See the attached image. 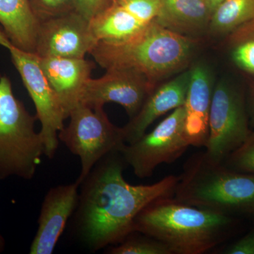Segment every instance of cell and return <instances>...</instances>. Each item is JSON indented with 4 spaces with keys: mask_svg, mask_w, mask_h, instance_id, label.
<instances>
[{
    "mask_svg": "<svg viewBox=\"0 0 254 254\" xmlns=\"http://www.w3.org/2000/svg\"><path fill=\"white\" fill-rule=\"evenodd\" d=\"M232 33V59L239 67L254 74V21Z\"/></svg>",
    "mask_w": 254,
    "mask_h": 254,
    "instance_id": "obj_20",
    "label": "cell"
},
{
    "mask_svg": "<svg viewBox=\"0 0 254 254\" xmlns=\"http://www.w3.org/2000/svg\"><path fill=\"white\" fill-rule=\"evenodd\" d=\"M222 254H254V230L227 247Z\"/></svg>",
    "mask_w": 254,
    "mask_h": 254,
    "instance_id": "obj_26",
    "label": "cell"
},
{
    "mask_svg": "<svg viewBox=\"0 0 254 254\" xmlns=\"http://www.w3.org/2000/svg\"><path fill=\"white\" fill-rule=\"evenodd\" d=\"M190 77L189 70L150 93L136 116L123 127L125 143L136 141L157 119L185 105Z\"/></svg>",
    "mask_w": 254,
    "mask_h": 254,
    "instance_id": "obj_13",
    "label": "cell"
},
{
    "mask_svg": "<svg viewBox=\"0 0 254 254\" xmlns=\"http://www.w3.org/2000/svg\"><path fill=\"white\" fill-rule=\"evenodd\" d=\"M5 249V240L1 234L0 233V254L4 252Z\"/></svg>",
    "mask_w": 254,
    "mask_h": 254,
    "instance_id": "obj_29",
    "label": "cell"
},
{
    "mask_svg": "<svg viewBox=\"0 0 254 254\" xmlns=\"http://www.w3.org/2000/svg\"><path fill=\"white\" fill-rule=\"evenodd\" d=\"M193 48L190 38L163 27L154 20L128 39L98 42L90 55L105 69L133 70L155 86L158 80L184 67Z\"/></svg>",
    "mask_w": 254,
    "mask_h": 254,
    "instance_id": "obj_3",
    "label": "cell"
},
{
    "mask_svg": "<svg viewBox=\"0 0 254 254\" xmlns=\"http://www.w3.org/2000/svg\"><path fill=\"white\" fill-rule=\"evenodd\" d=\"M90 26L97 41L115 42L131 38L147 25L111 0L106 8L90 20Z\"/></svg>",
    "mask_w": 254,
    "mask_h": 254,
    "instance_id": "obj_18",
    "label": "cell"
},
{
    "mask_svg": "<svg viewBox=\"0 0 254 254\" xmlns=\"http://www.w3.org/2000/svg\"><path fill=\"white\" fill-rule=\"evenodd\" d=\"M161 11L155 21L180 34L195 33L207 27L212 12L206 0H160Z\"/></svg>",
    "mask_w": 254,
    "mask_h": 254,
    "instance_id": "obj_17",
    "label": "cell"
},
{
    "mask_svg": "<svg viewBox=\"0 0 254 254\" xmlns=\"http://www.w3.org/2000/svg\"><path fill=\"white\" fill-rule=\"evenodd\" d=\"M0 46L4 47L6 49L9 50L12 44L11 41H9V38L6 36L4 31L0 28Z\"/></svg>",
    "mask_w": 254,
    "mask_h": 254,
    "instance_id": "obj_27",
    "label": "cell"
},
{
    "mask_svg": "<svg viewBox=\"0 0 254 254\" xmlns=\"http://www.w3.org/2000/svg\"><path fill=\"white\" fill-rule=\"evenodd\" d=\"M120 151L101 159L80 184L74 225L90 250L116 245L134 232L137 215L147 205L175 193L180 177L169 175L149 185H132L123 177Z\"/></svg>",
    "mask_w": 254,
    "mask_h": 254,
    "instance_id": "obj_1",
    "label": "cell"
},
{
    "mask_svg": "<svg viewBox=\"0 0 254 254\" xmlns=\"http://www.w3.org/2000/svg\"><path fill=\"white\" fill-rule=\"evenodd\" d=\"M36 120L15 96L9 78L0 76V180L34 177L45 155Z\"/></svg>",
    "mask_w": 254,
    "mask_h": 254,
    "instance_id": "obj_5",
    "label": "cell"
},
{
    "mask_svg": "<svg viewBox=\"0 0 254 254\" xmlns=\"http://www.w3.org/2000/svg\"><path fill=\"white\" fill-rule=\"evenodd\" d=\"M144 24L158 17L161 11L160 0H113Z\"/></svg>",
    "mask_w": 254,
    "mask_h": 254,
    "instance_id": "obj_24",
    "label": "cell"
},
{
    "mask_svg": "<svg viewBox=\"0 0 254 254\" xmlns=\"http://www.w3.org/2000/svg\"><path fill=\"white\" fill-rule=\"evenodd\" d=\"M77 181L50 189L42 203L38 230L32 242L31 254H51L63 235L78 201Z\"/></svg>",
    "mask_w": 254,
    "mask_h": 254,
    "instance_id": "obj_12",
    "label": "cell"
},
{
    "mask_svg": "<svg viewBox=\"0 0 254 254\" xmlns=\"http://www.w3.org/2000/svg\"><path fill=\"white\" fill-rule=\"evenodd\" d=\"M253 119H254V101H253Z\"/></svg>",
    "mask_w": 254,
    "mask_h": 254,
    "instance_id": "obj_30",
    "label": "cell"
},
{
    "mask_svg": "<svg viewBox=\"0 0 254 254\" xmlns=\"http://www.w3.org/2000/svg\"><path fill=\"white\" fill-rule=\"evenodd\" d=\"M155 86L141 73L126 68H112L100 78L87 82L81 103L91 108L115 103L125 108L130 118L136 116Z\"/></svg>",
    "mask_w": 254,
    "mask_h": 254,
    "instance_id": "obj_11",
    "label": "cell"
},
{
    "mask_svg": "<svg viewBox=\"0 0 254 254\" xmlns=\"http://www.w3.org/2000/svg\"><path fill=\"white\" fill-rule=\"evenodd\" d=\"M90 21L74 11L40 22L35 54L39 58H85L97 44Z\"/></svg>",
    "mask_w": 254,
    "mask_h": 254,
    "instance_id": "obj_10",
    "label": "cell"
},
{
    "mask_svg": "<svg viewBox=\"0 0 254 254\" xmlns=\"http://www.w3.org/2000/svg\"><path fill=\"white\" fill-rule=\"evenodd\" d=\"M107 253L110 254H173L170 249L163 242L143 234L136 236L134 235V232L130 234L123 242L115 245V247H110Z\"/></svg>",
    "mask_w": 254,
    "mask_h": 254,
    "instance_id": "obj_21",
    "label": "cell"
},
{
    "mask_svg": "<svg viewBox=\"0 0 254 254\" xmlns=\"http://www.w3.org/2000/svg\"><path fill=\"white\" fill-rule=\"evenodd\" d=\"M69 123L59 132L58 138L72 154L81 160L78 183L107 155L125 144L123 128L110 121L103 107L91 108L80 103L68 115Z\"/></svg>",
    "mask_w": 254,
    "mask_h": 254,
    "instance_id": "obj_6",
    "label": "cell"
},
{
    "mask_svg": "<svg viewBox=\"0 0 254 254\" xmlns=\"http://www.w3.org/2000/svg\"><path fill=\"white\" fill-rule=\"evenodd\" d=\"M227 168L240 173L254 175V133H250L245 141L229 155Z\"/></svg>",
    "mask_w": 254,
    "mask_h": 254,
    "instance_id": "obj_22",
    "label": "cell"
},
{
    "mask_svg": "<svg viewBox=\"0 0 254 254\" xmlns=\"http://www.w3.org/2000/svg\"><path fill=\"white\" fill-rule=\"evenodd\" d=\"M232 222L230 215L167 197L143 208L133 230L163 242L173 254H201L221 242Z\"/></svg>",
    "mask_w": 254,
    "mask_h": 254,
    "instance_id": "obj_2",
    "label": "cell"
},
{
    "mask_svg": "<svg viewBox=\"0 0 254 254\" xmlns=\"http://www.w3.org/2000/svg\"><path fill=\"white\" fill-rule=\"evenodd\" d=\"M0 24L12 46L35 53L40 22L29 0H0Z\"/></svg>",
    "mask_w": 254,
    "mask_h": 254,
    "instance_id": "obj_16",
    "label": "cell"
},
{
    "mask_svg": "<svg viewBox=\"0 0 254 254\" xmlns=\"http://www.w3.org/2000/svg\"><path fill=\"white\" fill-rule=\"evenodd\" d=\"M39 62L68 118L71 110L81 103L95 63L85 58H39Z\"/></svg>",
    "mask_w": 254,
    "mask_h": 254,
    "instance_id": "obj_14",
    "label": "cell"
},
{
    "mask_svg": "<svg viewBox=\"0 0 254 254\" xmlns=\"http://www.w3.org/2000/svg\"><path fill=\"white\" fill-rule=\"evenodd\" d=\"M39 22L76 11V0H29Z\"/></svg>",
    "mask_w": 254,
    "mask_h": 254,
    "instance_id": "obj_23",
    "label": "cell"
},
{
    "mask_svg": "<svg viewBox=\"0 0 254 254\" xmlns=\"http://www.w3.org/2000/svg\"><path fill=\"white\" fill-rule=\"evenodd\" d=\"M207 2L211 9L212 12H213L214 10L216 9L217 6H218L223 0H206Z\"/></svg>",
    "mask_w": 254,
    "mask_h": 254,
    "instance_id": "obj_28",
    "label": "cell"
},
{
    "mask_svg": "<svg viewBox=\"0 0 254 254\" xmlns=\"http://www.w3.org/2000/svg\"><path fill=\"white\" fill-rule=\"evenodd\" d=\"M8 50L36 108L37 118L41 124L40 133L44 144L45 155L53 158L59 146L58 134L64 127V122L67 117L42 69L38 57L14 46Z\"/></svg>",
    "mask_w": 254,
    "mask_h": 254,
    "instance_id": "obj_9",
    "label": "cell"
},
{
    "mask_svg": "<svg viewBox=\"0 0 254 254\" xmlns=\"http://www.w3.org/2000/svg\"><path fill=\"white\" fill-rule=\"evenodd\" d=\"M174 193L182 203L225 215L252 212L254 175L212 163L203 153L188 160Z\"/></svg>",
    "mask_w": 254,
    "mask_h": 254,
    "instance_id": "obj_4",
    "label": "cell"
},
{
    "mask_svg": "<svg viewBox=\"0 0 254 254\" xmlns=\"http://www.w3.org/2000/svg\"><path fill=\"white\" fill-rule=\"evenodd\" d=\"M254 21V0H223L214 10L208 27L214 33H230Z\"/></svg>",
    "mask_w": 254,
    "mask_h": 254,
    "instance_id": "obj_19",
    "label": "cell"
},
{
    "mask_svg": "<svg viewBox=\"0 0 254 254\" xmlns=\"http://www.w3.org/2000/svg\"><path fill=\"white\" fill-rule=\"evenodd\" d=\"M250 133L242 95L228 82H218L210 104L205 156L212 163H224Z\"/></svg>",
    "mask_w": 254,
    "mask_h": 254,
    "instance_id": "obj_8",
    "label": "cell"
},
{
    "mask_svg": "<svg viewBox=\"0 0 254 254\" xmlns=\"http://www.w3.org/2000/svg\"><path fill=\"white\" fill-rule=\"evenodd\" d=\"M212 76L208 67L195 65L185 100V135L190 145L205 146L208 137V119L213 93Z\"/></svg>",
    "mask_w": 254,
    "mask_h": 254,
    "instance_id": "obj_15",
    "label": "cell"
},
{
    "mask_svg": "<svg viewBox=\"0 0 254 254\" xmlns=\"http://www.w3.org/2000/svg\"><path fill=\"white\" fill-rule=\"evenodd\" d=\"M110 1L111 0H76V11L90 21L106 8Z\"/></svg>",
    "mask_w": 254,
    "mask_h": 254,
    "instance_id": "obj_25",
    "label": "cell"
},
{
    "mask_svg": "<svg viewBox=\"0 0 254 254\" xmlns=\"http://www.w3.org/2000/svg\"><path fill=\"white\" fill-rule=\"evenodd\" d=\"M185 125L183 105L174 110L153 131L145 133L133 143H125L119 151L136 177H149L157 167L173 163L190 146L185 135Z\"/></svg>",
    "mask_w": 254,
    "mask_h": 254,
    "instance_id": "obj_7",
    "label": "cell"
}]
</instances>
